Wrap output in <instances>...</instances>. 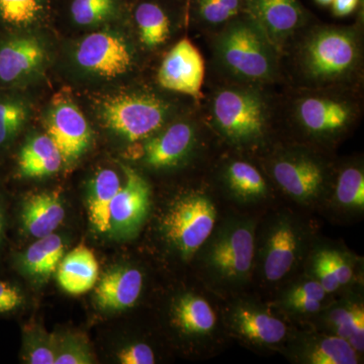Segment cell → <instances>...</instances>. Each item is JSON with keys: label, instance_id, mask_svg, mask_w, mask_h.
I'll list each match as a JSON object with an SVG mask.
<instances>
[{"label": "cell", "instance_id": "74e56055", "mask_svg": "<svg viewBox=\"0 0 364 364\" xmlns=\"http://www.w3.org/2000/svg\"><path fill=\"white\" fill-rule=\"evenodd\" d=\"M327 296L322 286L314 279H301L294 284L282 296V301H291V299H317L323 301Z\"/></svg>", "mask_w": 364, "mask_h": 364}, {"label": "cell", "instance_id": "30bf717a", "mask_svg": "<svg viewBox=\"0 0 364 364\" xmlns=\"http://www.w3.org/2000/svg\"><path fill=\"white\" fill-rule=\"evenodd\" d=\"M261 242L258 261L268 282H279L298 267L306 247L305 228L289 214L270 221Z\"/></svg>", "mask_w": 364, "mask_h": 364}, {"label": "cell", "instance_id": "ee69618b", "mask_svg": "<svg viewBox=\"0 0 364 364\" xmlns=\"http://www.w3.org/2000/svg\"><path fill=\"white\" fill-rule=\"evenodd\" d=\"M2 232H4V215H2L1 208H0V241L2 238Z\"/></svg>", "mask_w": 364, "mask_h": 364}, {"label": "cell", "instance_id": "5b68a950", "mask_svg": "<svg viewBox=\"0 0 364 364\" xmlns=\"http://www.w3.org/2000/svg\"><path fill=\"white\" fill-rule=\"evenodd\" d=\"M200 102L156 86H142L105 98L100 114L107 129L130 144H141Z\"/></svg>", "mask_w": 364, "mask_h": 364}, {"label": "cell", "instance_id": "3957f363", "mask_svg": "<svg viewBox=\"0 0 364 364\" xmlns=\"http://www.w3.org/2000/svg\"><path fill=\"white\" fill-rule=\"evenodd\" d=\"M282 87V139L330 152L363 119L364 87Z\"/></svg>", "mask_w": 364, "mask_h": 364}, {"label": "cell", "instance_id": "4dcf8cb0", "mask_svg": "<svg viewBox=\"0 0 364 364\" xmlns=\"http://www.w3.org/2000/svg\"><path fill=\"white\" fill-rule=\"evenodd\" d=\"M49 0H0V26L23 32L40 25L49 11Z\"/></svg>", "mask_w": 364, "mask_h": 364}, {"label": "cell", "instance_id": "ac0fdd59", "mask_svg": "<svg viewBox=\"0 0 364 364\" xmlns=\"http://www.w3.org/2000/svg\"><path fill=\"white\" fill-rule=\"evenodd\" d=\"M47 135L54 141L65 164L85 154L91 142V130L82 112L69 102H59L46 122Z\"/></svg>", "mask_w": 364, "mask_h": 364}, {"label": "cell", "instance_id": "83f0119b", "mask_svg": "<svg viewBox=\"0 0 364 364\" xmlns=\"http://www.w3.org/2000/svg\"><path fill=\"white\" fill-rule=\"evenodd\" d=\"M119 174L112 169H102L90 182L87 198L90 224L100 233H109V214L112 200L121 188Z\"/></svg>", "mask_w": 364, "mask_h": 364}, {"label": "cell", "instance_id": "2e32d148", "mask_svg": "<svg viewBox=\"0 0 364 364\" xmlns=\"http://www.w3.org/2000/svg\"><path fill=\"white\" fill-rule=\"evenodd\" d=\"M215 165V177L221 188L240 203H255L269 195L268 177L257 160L229 152Z\"/></svg>", "mask_w": 364, "mask_h": 364}, {"label": "cell", "instance_id": "ba28073f", "mask_svg": "<svg viewBox=\"0 0 364 364\" xmlns=\"http://www.w3.org/2000/svg\"><path fill=\"white\" fill-rule=\"evenodd\" d=\"M214 143L219 142L198 105L141 143L138 158L153 171H172L208 158Z\"/></svg>", "mask_w": 364, "mask_h": 364}, {"label": "cell", "instance_id": "7c38bea8", "mask_svg": "<svg viewBox=\"0 0 364 364\" xmlns=\"http://www.w3.org/2000/svg\"><path fill=\"white\" fill-rule=\"evenodd\" d=\"M207 80L202 53L188 37H182L164 53L158 66L156 85L162 90L200 102Z\"/></svg>", "mask_w": 364, "mask_h": 364}, {"label": "cell", "instance_id": "ab89813d", "mask_svg": "<svg viewBox=\"0 0 364 364\" xmlns=\"http://www.w3.org/2000/svg\"><path fill=\"white\" fill-rule=\"evenodd\" d=\"M23 294L16 287L0 282V314L11 312L23 303Z\"/></svg>", "mask_w": 364, "mask_h": 364}, {"label": "cell", "instance_id": "52a82bcc", "mask_svg": "<svg viewBox=\"0 0 364 364\" xmlns=\"http://www.w3.org/2000/svg\"><path fill=\"white\" fill-rule=\"evenodd\" d=\"M255 228L253 220L244 218H230L219 227L215 225L200 249L205 275L215 287L238 289L251 279L256 257Z\"/></svg>", "mask_w": 364, "mask_h": 364}, {"label": "cell", "instance_id": "d6a6232c", "mask_svg": "<svg viewBox=\"0 0 364 364\" xmlns=\"http://www.w3.org/2000/svg\"><path fill=\"white\" fill-rule=\"evenodd\" d=\"M58 336L49 334L43 328L33 326L26 329L23 337V359L31 364H54Z\"/></svg>", "mask_w": 364, "mask_h": 364}, {"label": "cell", "instance_id": "7402d4cb", "mask_svg": "<svg viewBox=\"0 0 364 364\" xmlns=\"http://www.w3.org/2000/svg\"><path fill=\"white\" fill-rule=\"evenodd\" d=\"M329 196L333 205L346 214H360L364 208V167L360 158L335 163Z\"/></svg>", "mask_w": 364, "mask_h": 364}, {"label": "cell", "instance_id": "44dd1931", "mask_svg": "<svg viewBox=\"0 0 364 364\" xmlns=\"http://www.w3.org/2000/svg\"><path fill=\"white\" fill-rule=\"evenodd\" d=\"M143 274L135 267H119L105 273L95 289L97 304L105 310L132 308L143 289Z\"/></svg>", "mask_w": 364, "mask_h": 364}, {"label": "cell", "instance_id": "cb8c5ba5", "mask_svg": "<svg viewBox=\"0 0 364 364\" xmlns=\"http://www.w3.org/2000/svg\"><path fill=\"white\" fill-rule=\"evenodd\" d=\"M98 270L95 254L81 245L63 256L57 268V279L66 293L82 294L97 284Z\"/></svg>", "mask_w": 364, "mask_h": 364}, {"label": "cell", "instance_id": "f1b7e54d", "mask_svg": "<svg viewBox=\"0 0 364 364\" xmlns=\"http://www.w3.org/2000/svg\"><path fill=\"white\" fill-rule=\"evenodd\" d=\"M63 164L61 153L49 136H33L21 148L18 168L26 177H45L56 173Z\"/></svg>", "mask_w": 364, "mask_h": 364}, {"label": "cell", "instance_id": "1f68e13d", "mask_svg": "<svg viewBox=\"0 0 364 364\" xmlns=\"http://www.w3.org/2000/svg\"><path fill=\"white\" fill-rule=\"evenodd\" d=\"M28 117L30 107L23 98L13 95L0 97V147L13 142Z\"/></svg>", "mask_w": 364, "mask_h": 364}, {"label": "cell", "instance_id": "b9f144b4", "mask_svg": "<svg viewBox=\"0 0 364 364\" xmlns=\"http://www.w3.org/2000/svg\"><path fill=\"white\" fill-rule=\"evenodd\" d=\"M361 4L363 0H334L330 6L333 16L336 18H345L356 13L360 9Z\"/></svg>", "mask_w": 364, "mask_h": 364}, {"label": "cell", "instance_id": "5bb4252c", "mask_svg": "<svg viewBox=\"0 0 364 364\" xmlns=\"http://www.w3.org/2000/svg\"><path fill=\"white\" fill-rule=\"evenodd\" d=\"M0 43V82L20 85L39 75L49 60V51L39 36L18 32Z\"/></svg>", "mask_w": 364, "mask_h": 364}, {"label": "cell", "instance_id": "8d00e7d4", "mask_svg": "<svg viewBox=\"0 0 364 364\" xmlns=\"http://www.w3.org/2000/svg\"><path fill=\"white\" fill-rule=\"evenodd\" d=\"M311 268H312V277L322 286L326 294H333L338 291L340 289L338 282L328 263L323 249L318 250L314 256Z\"/></svg>", "mask_w": 364, "mask_h": 364}, {"label": "cell", "instance_id": "6da1fadb", "mask_svg": "<svg viewBox=\"0 0 364 364\" xmlns=\"http://www.w3.org/2000/svg\"><path fill=\"white\" fill-rule=\"evenodd\" d=\"M358 14L351 25L314 21L306 26L282 55L284 85L364 87L363 7Z\"/></svg>", "mask_w": 364, "mask_h": 364}, {"label": "cell", "instance_id": "8992f818", "mask_svg": "<svg viewBox=\"0 0 364 364\" xmlns=\"http://www.w3.org/2000/svg\"><path fill=\"white\" fill-rule=\"evenodd\" d=\"M256 160L269 181L294 202L314 205L329 195L336 163L329 152L280 139Z\"/></svg>", "mask_w": 364, "mask_h": 364}, {"label": "cell", "instance_id": "f35d334b", "mask_svg": "<svg viewBox=\"0 0 364 364\" xmlns=\"http://www.w3.org/2000/svg\"><path fill=\"white\" fill-rule=\"evenodd\" d=\"M119 363L123 364H153L155 355L149 345L136 343L122 349L117 354Z\"/></svg>", "mask_w": 364, "mask_h": 364}, {"label": "cell", "instance_id": "e575fe53", "mask_svg": "<svg viewBox=\"0 0 364 364\" xmlns=\"http://www.w3.org/2000/svg\"><path fill=\"white\" fill-rule=\"evenodd\" d=\"M93 363L92 353L82 337L68 335L58 336L55 364H90Z\"/></svg>", "mask_w": 364, "mask_h": 364}, {"label": "cell", "instance_id": "7a4b0ae2", "mask_svg": "<svg viewBox=\"0 0 364 364\" xmlns=\"http://www.w3.org/2000/svg\"><path fill=\"white\" fill-rule=\"evenodd\" d=\"M208 83L200 109L218 142L229 152L258 159L282 139L277 87Z\"/></svg>", "mask_w": 364, "mask_h": 364}, {"label": "cell", "instance_id": "f546056e", "mask_svg": "<svg viewBox=\"0 0 364 364\" xmlns=\"http://www.w3.org/2000/svg\"><path fill=\"white\" fill-rule=\"evenodd\" d=\"M64 243L54 233L39 238L21 257L26 272L35 277H47L56 272L64 256Z\"/></svg>", "mask_w": 364, "mask_h": 364}, {"label": "cell", "instance_id": "9c48e42d", "mask_svg": "<svg viewBox=\"0 0 364 364\" xmlns=\"http://www.w3.org/2000/svg\"><path fill=\"white\" fill-rule=\"evenodd\" d=\"M218 212L207 191H191L172 203L162 220L165 239L184 259L193 257L210 238Z\"/></svg>", "mask_w": 364, "mask_h": 364}, {"label": "cell", "instance_id": "836d02e7", "mask_svg": "<svg viewBox=\"0 0 364 364\" xmlns=\"http://www.w3.org/2000/svg\"><path fill=\"white\" fill-rule=\"evenodd\" d=\"M119 6V0H72L70 16L76 25L95 26L112 18Z\"/></svg>", "mask_w": 364, "mask_h": 364}, {"label": "cell", "instance_id": "60d3db41", "mask_svg": "<svg viewBox=\"0 0 364 364\" xmlns=\"http://www.w3.org/2000/svg\"><path fill=\"white\" fill-rule=\"evenodd\" d=\"M282 305L287 312L294 315H313L322 310V301L317 299H291L282 301Z\"/></svg>", "mask_w": 364, "mask_h": 364}, {"label": "cell", "instance_id": "d590c367", "mask_svg": "<svg viewBox=\"0 0 364 364\" xmlns=\"http://www.w3.org/2000/svg\"><path fill=\"white\" fill-rule=\"evenodd\" d=\"M323 251L340 287L350 284L353 282L355 273L351 256L343 251L337 250L336 248H326L323 249Z\"/></svg>", "mask_w": 364, "mask_h": 364}, {"label": "cell", "instance_id": "e0dca14e", "mask_svg": "<svg viewBox=\"0 0 364 364\" xmlns=\"http://www.w3.org/2000/svg\"><path fill=\"white\" fill-rule=\"evenodd\" d=\"M230 331L254 346L272 347L284 341L287 325L261 306L249 301H237L226 313Z\"/></svg>", "mask_w": 364, "mask_h": 364}, {"label": "cell", "instance_id": "d4e9b609", "mask_svg": "<svg viewBox=\"0 0 364 364\" xmlns=\"http://www.w3.org/2000/svg\"><path fill=\"white\" fill-rule=\"evenodd\" d=\"M65 210L57 193H41L23 203L21 220L26 231L36 238L54 233L63 222Z\"/></svg>", "mask_w": 364, "mask_h": 364}, {"label": "cell", "instance_id": "484cf974", "mask_svg": "<svg viewBox=\"0 0 364 364\" xmlns=\"http://www.w3.org/2000/svg\"><path fill=\"white\" fill-rule=\"evenodd\" d=\"M328 334L346 340L358 353L364 350V309L358 301H341L332 306L322 316Z\"/></svg>", "mask_w": 364, "mask_h": 364}, {"label": "cell", "instance_id": "4fadbf2b", "mask_svg": "<svg viewBox=\"0 0 364 364\" xmlns=\"http://www.w3.org/2000/svg\"><path fill=\"white\" fill-rule=\"evenodd\" d=\"M245 14L257 23L282 55L314 21L313 14L299 0H245Z\"/></svg>", "mask_w": 364, "mask_h": 364}, {"label": "cell", "instance_id": "9a60e30c", "mask_svg": "<svg viewBox=\"0 0 364 364\" xmlns=\"http://www.w3.org/2000/svg\"><path fill=\"white\" fill-rule=\"evenodd\" d=\"M124 181L111 205L109 233L132 236L139 231L150 210L151 189L145 177L131 167H124Z\"/></svg>", "mask_w": 364, "mask_h": 364}, {"label": "cell", "instance_id": "7bdbcfd3", "mask_svg": "<svg viewBox=\"0 0 364 364\" xmlns=\"http://www.w3.org/2000/svg\"><path fill=\"white\" fill-rule=\"evenodd\" d=\"M316 4L321 6H330L334 0H315Z\"/></svg>", "mask_w": 364, "mask_h": 364}, {"label": "cell", "instance_id": "603a6c76", "mask_svg": "<svg viewBox=\"0 0 364 364\" xmlns=\"http://www.w3.org/2000/svg\"><path fill=\"white\" fill-rule=\"evenodd\" d=\"M171 312L174 327L186 336L207 338L217 327L214 309L198 294H182L173 304Z\"/></svg>", "mask_w": 364, "mask_h": 364}, {"label": "cell", "instance_id": "8fae6325", "mask_svg": "<svg viewBox=\"0 0 364 364\" xmlns=\"http://www.w3.org/2000/svg\"><path fill=\"white\" fill-rule=\"evenodd\" d=\"M135 43L119 32L102 31L86 36L75 50V61L81 70L112 79L135 70L139 63Z\"/></svg>", "mask_w": 364, "mask_h": 364}, {"label": "cell", "instance_id": "4316f807", "mask_svg": "<svg viewBox=\"0 0 364 364\" xmlns=\"http://www.w3.org/2000/svg\"><path fill=\"white\" fill-rule=\"evenodd\" d=\"M245 14V0H188V20L205 36Z\"/></svg>", "mask_w": 364, "mask_h": 364}, {"label": "cell", "instance_id": "d6986e66", "mask_svg": "<svg viewBox=\"0 0 364 364\" xmlns=\"http://www.w3.org/2000/svg\"><path fill=\"white\" fill-rule=\"evenodd\" d=\"M138 47L154 54L171 47L178 30V18L161 0H140L133 11Z\"/></svg>", "mask_w": 364, "mask_h": 364}, {"label": "cell", "instance_id": "277c9868", "mask_svg": "<svg viewBox=\"0 0 364 364\" xmlns=\"http://www.w3.org/2000/svg\"><path fill=\"white\" fill-rule=\"evenodd\" d=\"M205 37L210 54L208 82L284 85L282 54L247 14Z\"/></svg>", "mask_w": 364, "mask_h": 364}, {"label": "cell", "instance_id": "ffe728a7", "mask_svg": "<svg viewBox=\"0 0 364 364\" xmlns=\"http://www.w3.org/2000/svg\"><path fill=\"white\" fill-rule=\"evenodd\" d=\"M294 361L304 364H356L358 353L346 340L331 334L306 333L291 345Z\"/></svg>", "mask_w": 364, "mask_h": 364}]
</instances>
